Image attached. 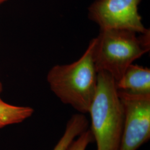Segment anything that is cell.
<instances>
[{
  "label": "cell",
  "mask_w": 150,
  "mask_h": 150,
  "mask_svg": "<svg viewBox=\"0 0 150 150\" xmlns=\"http://www.w3.org/2000/svg\"><path fill=\"white\" fill-rule=\"evenodd\" d=\"M95 38L90 42L78 60L57 64L48 71L47 81L51 90L63 103L79 113H88L97 85V71L94 59Z\"/></svg>",
  "instance_id": "6da1fadb"
},
{
  "label": "cell",
  "mask_w": 150,
  "mask_h": 150,
  "mask_svg": "<svg viewBox=\"0 0 150 150\" xmlns=\"http://www.w3.org/2000/svg\"><path fill=\"white\" fill-rule=\"evenodd\" d=\"M88 113L97 150H120L123 134V107L116 81L105 71L97 73L96 91Z\"/></svg>",
  "instance_id": "7a4b0ae2"
},
{
  "label": "cell",
  "mask_w": 150,
  "mask_h": 150,
  "mask_svg": "<svg viewBox=\"0 0 150 150\" xmlns=\"http://www.w3.org/2000/svg\"><path fill=\"white\" fill-rule=\"evenodd\" d=\"M126 29L100 30L95 38L94 59L97 72L103 71L116 81L136 59L150 51V30L137 35Z\"/></svg>",
  "instance_id": "3957f363"
},
{
  "label": "cell",
  "mask_w": 150,
  "mask_h": 150,
  "mask_svg": "<svg viewBox=\"0 0 150 150\" xmlns=\"http://www.w3.org/2000/svg\"><path fill=\"white\" fill-rule=\"evenodd\" d=\"M124 114L120 150H137L150 139V94L118 91Z\"/></svg>",
  "instance_id": "277c9868"
},
{
  "label": "cell",
  "mask_w": 150,
  "mask_h": 150,
  "mask_svg": "<svg viewBox=\"0 0 150 150\" xmlns=\"http://www.w3.org/2000/svg\"><path fill=\"white\" fill-rule=\"evenodd\" d=\"M141 0H95L88 8V17L100 30L126 29L138 33L146 28L138 11Z\"/></svg>",
  "instance_id": "5b68a950"
},
{
  "label": "cell",
  "mask_w": 150,
  "mask_h": 150,
  "mask_svg": "<svg viewBox=\"0 0 150 150\" xmlns=\"http://www.w3.org/2000/svg\"><path fill=\"white\" fill-rule=\"evenodd\" d=\"M118 91L136 95L150 94V70L138 64L129 66L116 81Z\"/></svg>",
  "instance_id": "8992f818"
},
{
  "label": "cell",
  "mask_w": 150,
  "mask_h": 150,
  "mask_svg": "<svg viewBox=\"0 0 150 150\" xmlns=\"http://www.w3.org/2000/svg\"><path fill=\"white\" fill-rule=\"evenodd\" d=\"M34 112L32 107L9 104L0 98V129L23 122Z\"/></svg>",
  "instance_id": "52a82bcc"
},
{
  "label": "cell",
  "mask_w": 150,
  "mask_h": 150,
  "mask_svg": "<svg viewBox=\"0 0 150 150\" xmlns=\"http://www.w3.org/2000/svg\"><path fill=\"white\" fill-rule=\"evenodd\" d=\"M88 124L85 118L73 115L66 124L64 133L52 150H66L79 135L86 131Z\"/></svg>",
  "instance_id": "ba28073f"
},
{
  "label": "cell",
  "mask_w": 150,
  "mask_h": 150,
  "mask_svg": "<svg viewBox=\"0 0 150 150\" xmlns=\"http://www.w3.org/2000/svg\"><path fill=\"white\" fill-rule=\"evenodd\" d=\"M93 141L94 139L91 129H87L74 139L66 150H86Z\"/></svg>",
  "instance_id": "9c48e42d"
},
{
  "label": "cell",
  "mask_w": 150,
  "mask_h": 150,
  "mask_svg": "<svg viewBox=\"0 0 150 150\" xmlns=\"http://www.w3.org/2000/svg\"><path fill=\"white\" fill-rule=\"evenodd\" d=\"M9 0H0V6L2 5L3 4H5L6 2H7V1H8Z\"/></svg>",
  "instance_id": "30bf717a"
},
{
  "label": "cell",
  "mask_w": 150,
  "mask_h": 150,
  "mask_svg": "<svg viewBox=\"0 0 150 150\" xmlns=\"http://www.w3.org/2000/svg\"><path fill=\"white\" fill-rule=\"evenodd\" d=\"M2 90H3V86H2V84L0 81V98H1V95L2 92Z\"/></svg>",
  "instance_id": "8fae6325"
}]
</instances>
